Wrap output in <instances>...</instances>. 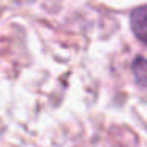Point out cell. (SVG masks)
<instances>
[{
	"mask_svg": "<svg viewBox=\"0 0 147 147\" xmlns=\"http://www.w3.org/2000/svg\"><path fill=\"white\" fill-rule=\"evenodd\" d=\"M130 27L134 36L144 45H147V5L134 8L130 16Z\"/></svg>",
	"mask_w": 147,
	"mask_h": 147,
	"instance_id": "1",
	"label": "cell"
},
{
	"mask_svg": "<svg viewBox=\"0 0 147 147\" xmlns=\"http://www.w3.org/2000/svg\"><path fill=\"white\" fill-rule=\"evenodd\" d=\"M131 71L136 79L138 86L146 87L147 89V59L144 57H136L131 65Z\"/></svg>",
	"mask_w": 147,
	"mask_h": 147,
	"instance_id": "2",
	"label": "cell"
}]
</instances>
